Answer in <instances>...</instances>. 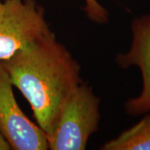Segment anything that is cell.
I'll use <instances>...</instances> for the list:
<instances>
[{
  "mask_svg": "<svg viewBox=\"0 0 150 150\" xmlns=\"http://www.w3.org/2000/svg\"><path fill=\"white\" fill-rule=\"evenodd\" d=\"M102 150H150V113L139 123L108 141L101 146Z\"/></svg>",
  "mask_w": 150,
  "mask_h": 150,
  "instance_id": "6",
  "label": "cell"
},
{
  "mask_svg": "<svg viewBox=\"0 0 150 150\" xmlns=\"http://www.w3.org/2000/svg\"><path fill=\"white\" fill-rule=\"evenodd\" d=\"M0 150H11L8 143L6 141L1 134H0Z\"/></svg>",
  "mask_w": 150,
  "mask_h": 150,
  "instance_id": "8",
  "label": "cell"
},
{
  "mask_svg": "<svg viewBox=\"0 0 150 150\" xmlns=\"http://www.w3.org/2000/svg\"><path fill=\"white\" fill-rule=\"evenodd\" d=\"M100 99L90 86L81 83L62 106L51 133L48 149L84 150L98 129Z\"/></svg>",
  "mask_w": 150,
  "mask_h": 150,
  "instance_id": "2",
  "label": "cell"
},
{
  "mask_svg": "<svg viewBox=\"0 0 150 150\" xmlns=\"http://www.w3.org/2000/svg\"><path fill=\"white\" fill-rule=\"evenodd\" d=\"M132 43L128 52L116 56L122 69L136 66L142 74L143 86L139 95L124 103L127 114L139 116L150 113V14L134 18L131 25Z\"/></svg>",
  "mask_w": 150,
  "mask_h": 150,
  "instance_id": "5",
  "label": "cell"
},
{
  "mask_svg": "<svg viewBox=\"0 0 150 150\" xmlns=\"http://www.w3.org/2000/svg\"><path fill=\"white\" fill-rule=\"evenodd\" d=\"M84 11L89 20L98 24L108 22V12L97 0H84Z\"/></svg>",
  "mask_w": 150,
  "mask_h": 150,
  "instance_id": "7",
  "label": "cell"
},
{
  "mask_svg": "<svg viewBox=\"0 0 150 150\" xmlns=\"http://www.w3.org/2000/svg\"><path fill=\"white\" fill-rule=\"evenodd\" d=\"M50 31L35 0H0V61Z\"/></svg>",
  "mask_w": 150,
  "mask_h": 150,
  "instance_id": "3",
  "label": "cell"
},
{
  "mask_svg": "<svg viewBox=\"0 0 150 150\" xmlns=\"http://www.w3.org/2000/svg\"><path fill=\"white\" fill-rule=\"evenodd\" d=\"M2 63L48 136L65 101L83 83L79 64L52 31Z\"/></svg>",
  "mask_w": 150,
  "mask_h": 150,
  "instance_id": "1",
  "label": "cell"
},
{
  "mask_svg": "<svg viewBox=\"0 0 150 150\" xmlns=\"http://www.w3.org/2000/svg\"><path fill=\"white\" fill-rule=\"evenodd\" d=\"M0 134L13 150L48 149L47 135L23 112L13 85L0 61Z\"/></svg>",
  "mask_w": 150,
  "mask_h": 150,
  "instance_id": "4",
  "label": "cell"
}]
</instances>
